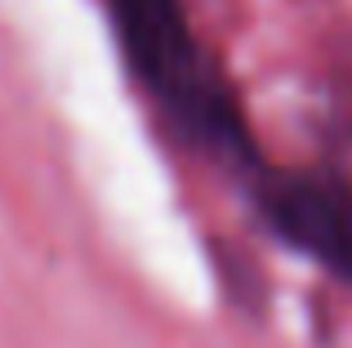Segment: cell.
<instances>
[{
    "label": "cell",
    "mask_w": 352,
    "mask_h": 348,
    "mask_svg": "<svg viewBox=\"0 0 352 348\" xmlns=\"http://www.w3.org/2000/svg\"><path fill=\"white\" fill-rule=\"evenodd\" d=\"M107 14L138 89L170 121L179 143L250 179L263 166L254 130L245 121L236 85L192 27L188 5L183 0H107Z\"/></svg>",
    "instance_id": "6da1fadb"
},
{
    "label": "cell",
    "mask_w": 352,
    "mask_h": 348,
    "mask_svg": "<svg viewBox=\"0 0 352 348\" xmlns=\"http://www.w3.org/2000/svg\"><path fill=\"white\" fill-rule=\"evenodd\" d=\"M245 183L263 224L290 250L352 286V179L330 170L258 166Z\"/></svg>",
    "instance_id": "7a4b0ae2"
}]
</instances>
